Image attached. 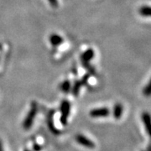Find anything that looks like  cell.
<instances>
[{"label": "cell", "mask_w": 151, "mask_h": 151, "mask_svg": "<svg viewBox=\"0 0 151 151\" xmlns=\"http://www.w3.org/2000/svg\"><path fill=\"white\" fill-rule=\"evenodd\" d=\"M38 112V104L35 102H33L31 103V108L28 113L26 118L24 120L23 123V128L25 130H29L32 127L34 120L35 119V116Z\"/></svg>", "instance_id": "1"}, {"label": "cell", "mask_w": 151, "mask_h": 151, "mask_svg": "<svg viewBox=\"0 0 151 151\" xmlns=\"http://www.w3.org/2000/svg\"><path fill=\"white\" fill-rule=\"evenodd\" d=\"M142 121L145 124L147 134L150 135V113L147 112L142 113Z\"/></svg>", "instance_id": "6"}, {"label": "cell", "mask_w": 151, "mask_h": 151, "mask_svg": "<svg viewBox=\"0 0 151 151\" xmlns=\"http://www.w3.org/2000/svg\"><path fill=\"white\" fill-rule=\"evenodd\" d=\"M94 56V51L92 50V49H89L86 50L83 54L81 55V60L82 64H86V63H89L90 60L93 58Z\"/></svg>", "instance_id": "7"}, {"label": "cell", "mask_w": 151, "mask_h": 151, "mask_svg": "<svg viewBox=\"0 0 151 151\" xmlns=\"http://www.w3.org/2000/svg\"><path fill=\"white\" fill-rule=\"evenodd\" d=\"M54 110H51L50 111V113H48V117H47V123H48L49 129H50V131L54 134L55 135H59L60 134L59 130L57 129L55 127L54 123H53V117H54Z\"/></svg>", "instance_id": "5"}, {"label": "cell", "mask_w": 151, "mask_h": 151, "mask_svg": "<svg viewBox=\"0 0 151 151\" xmlns=\"http://www.w3.org/2000/svg\"><path fill=\"white\" fill-rule=\"evenodd\" d=\"M34 150L35 151H40L41 150V146H40L39 145H36V144H35L34 145Z\"/></svg>", "instance_id": "15"}, {"label": "cell", "mask_w": 151, "mask_h": 151, "mask_svg": "<svg viewBox=\"0 0 151 151\" xmlns=\"http://www.w3.org/2000/svg\"><path fill=\"white\" fill-rule=\"evenodd\" d=\"M109 109L107 108H95L90 111V116L92 118H103V117H108L109 115Z\"/></svg>", "instance_id": "4"}, {"label": "cell", "mask_w": 151, "mask_h": 151, "mask_svg": "<svg viewBox=\"0 0 151 151\" xmlns=\"http://www.w3.org/2000/svg\"><path fill=\"white\" fill-rule=\"evenodd\" d=\"M76 140L79 145L84 146L87 149H93L95 147V144L91 139H89L88 138H86V136H84V135L77 134L76 136Z\"/></svg>", "instance_id": "3"}, {"label": "cell", "mask_w": 151, "mask_h": 151, "mask_svg": "<svg viewBox=\"0 0 151 151\" xmlns=\"http://www.w3.org/2000/svg\"><path fill=\"white\" fill-rule=\"evenodd\" d=\"M50 42L54 46H58L60 44L63 42V39L61 36H60L58 35H51L50 37Z\"/></svg>", "instance_id": "9"}, {"label": "cell", "mask_w": 151, "mask_h": 151, "mask_svg": "<svg viewBox=\"0 0 151 151\" xmlns=\"http://www.w3.org/2000/svg\"><path fill=\"white\" fill-rule=\"evenodd\" d=\"M60 90L64 92H69L70 91V82L69 81H64L60 84Z\"/></svg>", "instance_id": "11"}, {"label": "cell", "mask_w": 151, "mask_h": 151, "mask_svg": "<svg viewBox=\"0 0 151 151\" xmlns=\"http://www.w3.org/2000/svg\"><path fill=\"white\" fill-rule=\"evenodd\" d=\"M150 90H151V87H150V83H148L146 86L143 89V94L146 96V97H149L150 95Z\"/></svg>", "instance_id": "13"}, {"label": "cell", "mask_w": 151, "mask_h": 151, "mask_svg": "<svg viewBox=\"0 0 151 151\" xmlns=\"http://www.w3.org/2000/svg\"><path fill=\"white\" fill-rule=\"evenodd\" d=\"M123 105L121 103H117L115 104L114 108H113V116L116 119H119L121 118L123 114Z\"/></svg>", "instance_id": "8"}, {"label": "cell", "mask_w": 151, "mask_h": 151, "mask_svg": "<svg viewBox=\"0 0 151 151\" xmlns=\"http://www.w3.org/2000/svg\"><path fill=\"white\" fill-rule=\"evenodd\" d=\"M24 151H30V150H25Z\"/></svg>", "instance_id": "17"}, {"label": "cell", "mask_w": 151, "mask_h": 151, "mask_svg": "<svg viewBox=\"0 0 151 151\" xmlns=\"http://www.w3.org/2000/svg\"><path fill=\"white\" fill-rule=\"evenodd\" d=\"M50 4L53 8H57L58 7V1L57 0H48Z\"/></svg>", "instance_id": "14"}, {"label": "cell", "mask_w": 151, "mask_h": 151, "mask_svg": "<svg viewBox=\"0 0 151 151\" xmlns=\"http://www.w3.org/2000/svg\"><path fill=\"white\" fill-rule=\"evenodd\" d=\"M70 111V103L67 100H63L60 104V122L63 125H66Z\"/></svg>", "instance_id": "2"}, {"label": "cell", "mask_w": 151, "mask_h": 151, "mask_svg": "<svg viewBox=\"0 0 151 151\" xmlns=\"http://www.w3.org/2000/svg\"><path fill=\"white\" fill-rule=\"evenodd\" d=\"M0 151H4V147H3V144H2V141L1 140H0Z\"/></svg>", "instance_id": "16"}, {"label": "cell", "mask_w": 151, "mask_h": 151, "mask_svg": "<svg viewBox=\"0 0 151 151\" xmlns=\"http://www.w3.org/2000/svg\"><path fill=\"white\" fill-rule=\"evenodd\" d=\"M139 13L142 16L149 17L150 15V8L149 6H143L139 9Z\"/></svg>", "instance_id": "12"}, {"label": "cell", "mask_w": 151, "mask_h": 151, "mask_svg": "<svg viewBox=\"0 0 151 151\" xmlns=\"http://www.w3.org/2000/svg\"><path fill=\"white\" fill-rule=\"evenodd\" d=\"M82 86L81 81H76L75 83H74V86L72 88V93L74 95V97H77L78 96V93H79V91L81 89V86Z\"/></svg>", "instance_id": "10"}]
</instances>
